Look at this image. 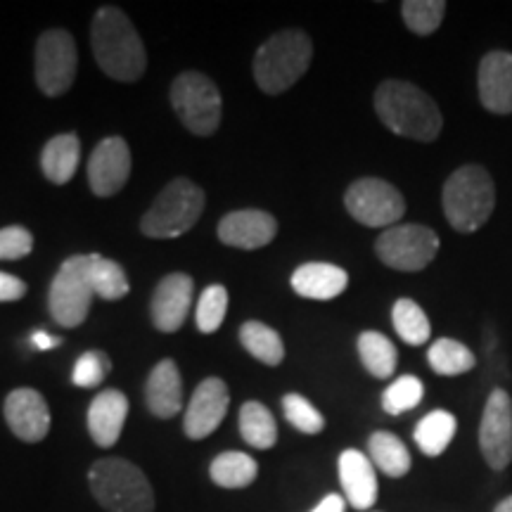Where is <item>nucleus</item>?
Returning a JSON list of instances; mask_svg holds the SVG:
<instances>
[{"label":"nucleus","instance_id":"nucleus-1","mask_svg":"<svg viewBox=\"0 0 512 512\" xmlns=\"http://www.w3.org/2000/svg\"><path fill=\"white\" fill-rule=\"evenodd\" d=\"M91 41L98 67L110 79L133 83L145 74L147 53L143 38L119 8L105 5L95 12Z\"/></svg>","mask_w":512,"mask_h":512},{"label":"nucleus","instance_id":"nucleus-2","mask_svg":"<svg viewBox=\"0 0 512 512\" xmlns=\"http://www.w3.org/2000/svg\"><path fill=\"white\" fill-rule=\"evenodd\" d=\"M375 112L396 136L420 143H432L444 126L437 102L408 81L389 79L380 83L375 91Z\"/></svg>","mask_w":512,"mask_h":512},{"label":"nucleus","instance_id":"nucleus-3","mask_svg":"<svg viewBox=\"0 0 512 512\" xmlns=\"http://www.w3.org/2000/svg\"><path fill=\"white\" fill-rule=\"evenodd\" d=\"M446 221L458 233H475L491 219L496 207V188L491 174L479 164L460 166L441 192Z\"/></svg>","mask_w":512,"mask_h":512},{"label":"nucleus","instance_id":"nucleus-4","mask_svg":"<svg viewBox=\"0 0 512 512\" xmlns=\"http://www.w3.org/2000/svg\"><path fill=\"white\" fill-rule=\"evenodd\" d=\"M313 57L311 38L299 29L280 31L256 50L254 81L268 95H280L309 72Z\"/></svg>","mask_w":512,"mask_h":512},{"label":"nucleus","instance_id":"nucleus-5","mask_svg":"<svg viewBox=\"0 0 512 512\" xmlns=\"http://www.w3.org/2000/svg\"><path fill=\"white\" fill-rule=\"evenodd\" d=\"M88 484L107 512H155V491L143 470L124 458L95 460Z\"/></svg>","mask_w":512,"mask_h":512},{"label":"nucleus","instance_id":"nucleus-6","mask_svg":"<svg viewBox=\"0 0 512 512\" xmlns=\"http://www.w3.org/2000/svg\"><path fill=\"white\" fill-rule=\"evenodd\" d=\"M204 211V190L188 178H176L159 192L152 207L145 211L140 230L147 238L174 240L195 228Z\"/></svg>","mask_w":512,"mask_h":512},{"label":"nucleus","instance_id":"nucleus-7","mask_svg":"<svg viewBox=\"0 0 512 512\" xmlns=\"http://www.w3.org/2000/svg\"><path fill=\"white\" fill-rule=\"evenodd\" d=\"M171 105L195 136H211L221 124L223 100L216 83L202 72H183L171 83Z\"/></svg>","mask_w":512,"mask_h":512},{"label":"nucleus","instance_id":"nucleus-8","mask_svg":"<svg viewBox=\"0 0 512 512\" xmlns=\"http://www.w3.org/2000/svg\"><path fill=\"white\" fill-rule=\"evenodd\" d=\"M93 297V287L88 283V254L69 256L50 285V316L60 328H79L91 311Z\"/></svg>","mask_w":512,"mask_h":512},{"label":"nucleus","instance_id":"nucleus-9","mask_svg":"<svg viewBox=\"0 0 512 512\" xmlns=\"http://www.w3.org/2000/svg\"><path fill=\"white\" fill-rule=\"evenodd\" d=\"M375 252L384 266L394 271L415 273L427 268L439 252V235L418 223L387 228L375 242Z\"/></svg>","mask_w":512,"mask_h":512},{"label":"nucleus","instance_id":"nucleus-10","mask_svg":"<svg viewBox=\"0 0 512 512\" xmlns=\"http://www.w3.org/2000/svg\"><path fill=\"white\" fill-rule=\"evenodd\" d=\"M79 50L69 31L48 29L36 43V83L43 95L57 98L74 86Z\"/></svg>","mask_w":512,"mask_h":512},{"label":"nucleus","instance_id":"nucleus-11","mask_svg":"<svg viewBox=\"0 0 512 512\" xmlns=\"http://www.w3.org/2000/svg\"><path fill=\"white\" fill-rule=\"evenodd\" d=\"M344 207L368 228H392L406 214V200L382 178H358L344 195Z\"/></svg>","mask_w":512,"mask_h":512},{"label":"nucleus","instance_id":"nucleus-12","mask_svg":"<svg viewBox=\"0 0 512 512\" xmlns=\"http://www.w3.org/2000/svg\"><path fill=\"white\" fill-rule=\"evenodd\" d=\"M479 451L496 472L512 463V401L505 389H494L486 399L479 422Z\"/></svg>","mask_w":512,"mask_h":512},{"label":"nucleus","instance_id":"nucleus-13","mask_svg":"<svg viewBox=\"0 0 512 512\" xmlns=\"http://www.w3.org/2000/svg\"><path fill=\"white\" fill-rule=\"evenodd\" d=\"M128 176H131V150L126 140L119 136L100 140L88 159V185L93 195H117L126 185Z\"/></svg>","mask_w":512,"mask_h":512},{"label":"nucleus","instance_id":"nucleus-14","mask_svg":"<svg viewBox=\"0 0 512 512\" xmlns=\"http://www.w3.org/2000/svg\"><path fill=\"white\" fill-rule=\"evenodd\" d=\"M230 406L228 384L221 377H207L195 389L183 418V430L190 439H207L226 418Z\"/></svg>","mask_w":512,"mask_h":512},{"label":"nucleus","instance_id":"nucleus-15","mask_svg":"<svg viewBox=\"0 0 512 512\" xmlns=\"http://www.w3.org/2000/svg\"><path fill=\"white\" fill-rule=\"evenodd\" d=\"M192 294H195V283L188 273H171L164 275V280H159L150 302L152 323L159 332L171 335V332L183 328L192 304Z\"/></svg>","mask_w":512,"mask_h":512},{"label":"nucleus","instance_id":"nucleus-16","mask_svg":"<svg viewBox=\"0 0 512 512\" xmlns=\"http://www.w3.org/2000/svg\"><path fill=\"white\" fill-rule=\"evenodd\" d=\"M3 411L8 427L17 439L36 444V441L46 439V434L50 432V420H53L50 418V408L43 394L36 392V389L19 387L15 392H10Z\"/></svg>","mask_w":512,"mask_h":512},{"label":"nucleus","instance_id":"nucleus-17","mask_svg":"<svg viewBox=\"0 0 512 512\" xmlns=\"http://www.w3.org/2000/svg\"><path fill=\"white\" fill-rule=\"evenodd\" d=\"M278 235V221L268 211H230L219 223V240L235 249H261Z\"/></svg>","mask_w":512,"mask_h":512},{"label":"nucleus","instance_id":"nucleus-18","mask_svg":"<svg viewBox=\"0 0 512 512\" xmlns=\"http://www.w3.org/2000/svg\"><path fill=\"white\" fill-rule=\"evenodd\" d=\"M479 100L484 110L494 114H512V53L491 50L479 62L477 74Z\"/></svg>","mask_w":512,"mask_h":512},{"label":"nucleus","instance_id":"nucleus-19","mask_svg":"<svg viewBox=\"0 0 512 512\" xmlns=\"http://www.w3.org/2000/svg\"><path fill=\"white\" fill-rule=\"evenodd\" d=\"M339 467V482H342L344 498L351 508L370 510L380 496V486H377L375 465L366 453L347 448L337 460Z\"/></svg>","mask_w":512,"mask_h":512},{"label":"nucleus","instance_id":"nucleus-20","mask_svg":"<svg viewBox=\"0 0 512 512\" xmlns=\"http://www.w3.org/2000/svg\"><path fill=\"white\" fill-rule=\"evenodd\" d=\"M128 418V399L119 389H105L95 396L88 408V432L100 448H110L119 441Z\"/></svg>","mask_w":512,"mask_h":512},{"label":"nucleus","instance_id":"nucleus-21","mask_svg":"<svg viewBox=\"0 0 512 512\" xmlns=\"http://www.w3.org/2000/svg\"><path fill=\"white\" fill-rule=\"evenodd\" d=\"M145 401L152 415L157 418L169 420L181 413L183 408V382L181 370H178L176 361L164 358L159 361L145 384Z\"/></svg>","mask_w":512,"mask_h":512},{"label":"nucleus","instance_id":"nucleus-22","mask_svg":"<svg viewBox=\"0 0 512 512\" xmlns=\"http://www.w3.org/2000/svg\"><path fill=\"white\" fill-rule=\"evenodd\" d=\"M347 285V271L335 264H323V261H311L292 273V290L299 297L316 299V302H330L347 290Z\"/></svg>","mask_w":512,"mask_h":512},{"label":"nucleus","instance_id":"nucleus-23","mask_svg":"<svg viewBox=\"0 0 512 512\" xmlns=\"http://www.w3.org/2000/svg\"><path fill=\"white\" fill-rule=\"evenodd\" d=\"M81 162V140L76 133H62V136L50 138L41 152L43 176L50 183L64 185L69 183L79 169Z\"/></svg>","mask_w":512,"mask_h":512},{"label":"nucleus","instance_id":"nucleus-24","mask_svg":"<svg viewBox=\"0 0 512 512\" xmlns=\"http://www.w3.org/2000/svg\"><path fill=\"white\" fill-rule=\"evenodd\" d=\"M456 432H458L456 415L441 411L439 408V411L427 413L425 418L418 422V427H415L413 432V439L425 456L437 458L446 451L448 444H451L453 437H456Z\"/></svg>","mask_w":512,"mask_h":512},{"label":"nucleus","instance_id":"nucleus-25","mask_svg":"<svg viewBox=\"0 0 512 512\" xmlns=\"http://www.w3.org/2000/svg\"><path fill=\"white\" fill-rule=\"evenodd\" d=\"M368 451V458L373 460V465L387 477L399 479L411 472V453H408L406 444L392 432H375L368 441Z\"/></svg>","mask_w":512,"mask_h":512},{"label":"nucleus","instance_id":"nucleus-26","mask_svg":"<svg viewBox=\"0 0 512 512\" xmlns=\"http://www.w3.org/2000/svg\"><path fill=\"white\" fill-rule=\"evenodd\" d=\"M88 283H91L95 297L107 299V302L124 299L131 290L121 264L100 254H88Z\"/></svg>","mask_w":512,"mask_h":512},{"label":"nucleus","instance_id":"nucleus-27","mask_svg":"<svg viewBox=\"0 0 512 512\" xmlns=\"http://www.w3.org/2000/svg\"><path fill=\"white\" fill-rule=\"evenodd\" d=\"M358 356H361L363 368L377 380H387L394 375L396 363H399V354L392 339H387L382 332L366 330L358 337Z\"/></svg>","mask_w":512,"mask_h":512},{"label":"nucleus","instance_id":"nucleus-28","mask_svg":"<svg viewBox=\"0 0 512 512\" xmlns=\"http://www.w3.org/2000/svg\"><path fill=\"white\" fill-rule=\"evenodd\" d=\"M240 342L256 361H261L264 366H280L285 361V344L283 337L278 335L273 328H268L266 323L259 320H247L240 328Z\"/></svg>","mask_w":512,"mask_h":512},{"label":"nucleus","instance_id":"nucleus-29","mask_svg":"<svg viewBox=\"0 0 512 512\" xmlns=\"http://www.w3.org/2000/svg\"><path fill=\"white\" fill-rule=\"evenodd\" d=\"M211 482L223 489H245L259 475V465L252 456L240 451H226L209 467Z\"/></svg>","mask_w":512,"mask_h":512},{"label":"nucleus","instance_id":"nucleus-30","mask_svg":"<svg viewBox=\"0 0 512 512\" xmlns=\"http://www.w3.org/2000/svg\"><path fill=\"white\" fill-rule=\"evenodd\" d=\"M240 434L249 446L259 448V451H268L278 441V425L271 411L259 401H247L240 408Z\"/></svg>","mask_w":512,"mask_h":512},{"label":"nucleus","instance_id":"nucleus-31","mask_svg":"<svg viewBox=\"0 0 512 512\" xmlns=\"http://www.w3.org/2000/svg\"><path fill=\"white\" fill-rule=\"evenodd\" d=\"M427 361H430V366L437 375L453 377L475 368L477 358L463 342H458V339L441 337L432 344L430 351H427Z\"/></svg>","mask_w":512,"mask_h":512},{"label":"nucleus","instance_id":"nucleus-32","mask_svg":"<svg viewBox=\"0 0 512 512\" xmlns=\"http://www.w3.org/2000/svg\"><path fill=\"white\" fill-rule=\"evenodd\" d=\"M392 323L396 335L411 347H422L432 335V325L427 313L413 299H399L392 309Z\"/></svg>","mask_w":512,"mask_h":512},{"label":"nucleus","instance_id":"nucleus-33","mask_svg":"<svg viewBox=\"0 0 512 512\" xmlns=\"http://www.w3.org/2000/svg\"><path fill=\"white\" fill-rule=\"evenodd\" d=\"M401 15L413 34L430 36L444 22L446 3L444 0H406L401 3Z\"/></svg>","mask_w":512,"mask_h":512},{"label":"nucleus","instance_id":"nucleus-34","mask_svg":"<svg viewBox=\"0 0 512 512\" xmlns=\"http://www.w3.org/2000/svg\"><path fill=\"white\" fill-rule=\"evenodd\" d=\"M425 396V387H422L420 377L415 375H401L384 389L382 394V408L389 415H401L411 408L418 406Z\"/></svg>","mask_w":512,"mask_h":512},{"label":"nucleus","instance_id":"nucleus-35","mask_svg":"<svg viewBox=\"0 0 512 512\" xmlns=\"http://www.w3.org/2000/svg\"><path fill=\"white\" fill-rule=\"evenodd\" d=\"M228 311V290L223 285H209L207 290L200 294V302H197L195 323L204 335H211L221 328V323L226 320Z\"/></svg>","mask_w":512,"mask_h":512},{"label":"nucleus","instance_id":"nucleus-36","mask_svg":"<svg viewBox=\"0 0 512 512\" xmlns=\"http://www.w3.org/2000/svg\"><path fill=\"white\" fill-rule=\"evenodd\" d=\"M285 418L292 427H297L304 434H320L325 430V418L309 399L302 394H285L283 396Z\"/></svg>","mask_w":512,"mask_h":512},{"label":"nucleus","instance_id":"nucleus-37","mask_svg":"<svg viewBox=\"0 0 512 512\" xmlns=\"http://www.w3.org/2000/svg\"><path fill=\"white\" fill-rule=\"evenodd\" d=\"M110 370H112V361L107 358L105 351H98V349L86 351V354L79 356V361H76L72 382L76 387H83V389L98 387V384H102V380L110 375Z\"/></svg>","mask_w":512,"mask_h":512},{"label":"nucleus","instance_id":"nucleus-38","mask_svg":"<svg viewBox=\"0 0 512 512\" xmlns=\"http://www.w3.org/2000/svg\"><path fill=\"white\" fill-rule=\"evenodd\" d=\"M34 235L24 226H8L0 230V261H17L31 254Z\"/></svg>","mask_w":512,"mask_h":512},{"label":"nucleus","instance_id":"nucleus-39","mask_svg":"<svg viewBox=\"0 0 512 512\" xmlns=\"http://www.w3.org/2000/svg\"><path fill=\"white\" fill-rule=\"evenodd\" d=\"M27 294V283L17 275L0 271V302H19Z\"/></svg>","mask_w":512,"mask_h":512},{"label":"nucleus","instance_id":"nucleus-40","mask_svg":"<svg viewBox=\"0 0 512 512\" xmlns=\"http://www.w3.org/2000/svg\"><path fill=\"white\" fill-rule=\"evenodd\" d=\"M347 510V498L339 494H330L320 501L311 512H344Z\"/></svg>","mask_w":512,"mask_h":512},{"label":"nucleus","instance_id":"nucleus-41","mask_svg":"<svg viewBox=\"0 0 512 512\" xmlns=\"http://www.w3.org/2000/svg\"><path fill=\"white\" fill-rule=\"evenodd\" d=\"M31 344H34V347H36L38 351H48V349L60 347L62 339H60V337H53V335H50V332L36 330L34 335H31Z\"/></svg>","mask_w":512,"mask_h":512},{"label":"nucleus","instance_id":"nucleus-42","mask_svg":"<svg viewBox=\"0 0 512 512\" xmlns=\"http://www.w3.org/2000/svg\"><path fill=\"white\" fill-rule=\"evenodd\" d=\"M494 512H512V496L503 498V501L496 505V510H494Z\"/></svg>","mask_w":512,"mask_h":512}]
</instances>
